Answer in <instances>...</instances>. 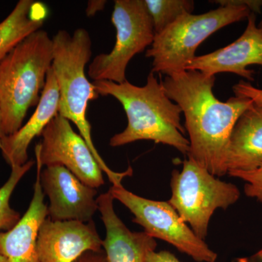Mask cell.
Listing matches in <instances>:
<instances>
[{"instance_id": "obj_13", "label": "cell", "mask_w": 262, "mask_h": 262, "mask_svg": "<svg viewBox=\"0 0 262 262\" xmlns=\"http://www.w3.org/2000/svg\"><path fill=\"white\" fill-rule=\"evenodd\" d=\"M110 192L97 198L98 210L106 228L103 250L108 262H146L148 253L156 251V241L144 232H132L114 209Z\"/></svg>"}, {"instance_id": "obj_26", "label": "cell", "mask_w": 262, "mask_h": 262, "mask_svg": "<svg viewBox=\"0 0 262 262\" xmlns=\"http://www.w3.org/2000/svg\"><path fill=\"white\" fill-rule=\"evenodd\" d=\"M5 136L6 135H5L4 127H3V115H2L1 107H0V144Z\"/></svg>"}, {"instance_id": "obj_19", "label": "cell", "mask_w": 262, "mask_h": 262, "mask_svg": "<svg viewBox=\"0 0 262 262\" xmlns=\"http://www.w3.org/2000/svg\"><path fill=\"white\" fill-rule=\"evenodd\" d=\"M34 165L32 160L20 166H12L8 180L0 188V232H6L13 228L20 220V213L10 206V199L15 187L22 177Z\"/></svg>"}, {"instance_id": "obj_18", "label": "cell", "mask_w": 262, "mask_h": 262, "mask_svg": "<svg viewBox=\"0 0 262 262\" xmlns=\"http://www.w3.org/2000/svg\"><path fill=\"white\" fill-rule=\"evenodd\" d=\"M144 3L152 20L155 35L179 17L194 10V2L190 0H144Z\"/></svg>"}, {"instance_id": "obj_8", "label": "cell", "mask_w": 262, "mask_h": 262, "mask_svg": "<svg viewBox=\"0 0 262 262\" xmlns=\"http://www.w3.org/2000/svg\"><path fill=\"white\" fill-rule=\"evenodd\" d=\"M108 192L134 215L153 238L165 241L198 262H215L218 255L196 235L168 202L146 199L129 192L122 185L112 186Z\"/></svg>"}, {"instance_id": "obj_10", "label": "cell", "mask_w": 262, "mask_h": 262, "mask_svg": "<svg viewBox=\"0 0 262 262\" xmlns=\"http://www.w3.org/2000/svg\"><path fill=\"white\" fill-rule=\"evenodd\" d=\"M43 192L50 200L48 218L52 221H93L98 211L97 190L86 185L63 165H53L41 171Z\"/></svg>"}, {"instance_id": "obj_5", "label": "cell", "mask_w": 262, "mask_h": 262, "mask_svg": "<svg viewBox=\"0 0 262 262\" xmlns=\"http://www.w3.org/2000/svg\"><path fill=\"white\" fill-rule=\"evenodd\" d=\"M217 9L203 14L188 13L179 17L155 35L146 57L152 58V73L166 76L184 72L194 59L196 48L213 33L229 24L260 13L261 0H216Z\"/></svg>"}, {"instance_id": "obj_1", "label": "cell", "mask_w": 262, "mask_h": 262, "mask_svg": "<svg viewBox=\"0 0 262 262\" xmlns=\"http://www.w3.org/2000/svg\"><path fill=\"white\" fill-rule=\"evenodd\" d=\"M215 76L195 70L166 76L162 81L168 98L182 108L189 137V158L217 177L227 174V148L232 129L253 102L232 97L221 101L213 94Z\"/></svg>"}, {"instance_id": "obj_28", "label": "cell", "mask_w": 262, "mask_h": 262, "mask_svg": "<svg viewBox=\"0 0 262 262\" xmlns=\"http://www.w3.org/2000/svg\"><path fill=\"white\" fill-rule=\"evenodd\" d=\"M258 28L261 29V30L262 31V20H261V23L259 24V25H258Z\"/></svg>"}, {"instance_id": "obj_14", "label": "cell", "mask_w": 262, "mask_h": 262, "mask_svg": "<svg viewBox=\"0 0 262 262\" xmlns=\"http://www.w3.org/2000/svg\"><path fill=\"white\" fill-rule=\"evenodd\" d=\"M37 163V179L28 210L10 230L0 232V254L8 262H39L37 243L42 222L48 217V206L40 184L42 165Z\"/></svg>"}, {"instance_id": "obj_2", "label": "cell", "mask_w": 262, "mask_h": 262, "mask_svg": "<svg viewBox=\"0 0 262 262\" xmlns=\"http://www.w3.org/2000/svg\"><path fill=\"white\" fill-rule=\"evenodd\" d=\"M93 84L100 96H113L118 100L126 114V128L111 138L110 146L117 147L149 140L189 155V141L184 137L185 128L181 123L182 108L168 98L154 73L150 72L143 87L127 80L122 83L96 81Z\"/></svg>"}, {"instance_id": "obj_24", "label": "cell", "mask_w": 262, "mask_h": 262, "mask_svg": "<svg viewBox=\"0 0 262 262\" xmlns=\"http://www.w3.org/2000/svg\"><path fill=\"white\" fill-rule=\"evenodd\" d=\"M106 1L103 0H91L88 3V6L86 8V15L89 17L94 16L98 12L103 10Z\"/></svg>"}, {"instance_id": "obj_17", "label": "cell", "mask_w": 262, "mask_h": 262, "mask_svg": "<svg viewBox=\"0 0 262 262\" xmlns=\"http://www.w3.org/2000/svg\"><path fill=\"white\" fill-rule=\"evenodd\" d=\"M47 16V8L42 3L20 0L0 23V63L19 42L40 29Z\"/></svg>"}, {"instance_id": "obj_21", "label": "cell", "mask_w": 262, "mask_h": 262, "mask_svg": "<svg viewBox=\"0 0 262 262\" xmlns=\"http://www.w3.org/2000/svg\"><path fill=\"white\" fill-rule=\"evenodd\" d=\"M236 97L249 98L253 103L262 105V89L255 88L249 82L241 81L232 87Z\"/></svg>"}, {"instance_id": "obj_11", "label": "cell", "mask_w": 262, "mask_h": 262, "mask_svg": "<svg viewBox=\"0 0 262 262\" xmlns=\"http://www.w3.org/2000/svg\"><path fill=\"white\" fill-rule=\"evenodd\" d=\"M39 262H75L87 251H101L103 241L94 220L52 221L46 218L38 233Z\"/></svg>"}, {"instance_id": "obj_3", "label": "cell", "mask_w": 262, "mask_h": 262, "mask_svg": "<svg viewBox=\"0 0 262 262\" xmlns=\"http://www.w3.org/2000/svg\"><path fill=\"white\" fill-rule=\"evenodd\" d=\"M52 40V68L59 90L58 115L77 126L100 168L106 174L112 184L114 186L122 185L125 177L132 176V168L117 173L106 165L94 145L91 125L87 118L89 101L99 96L85 74V66L92 54V42L89 33L82 28L76 29L72 34L65 30H59Z\"/></svg>"}, {"instance_id": "obj_20", "label": "cell", "mask_w": 262, "mask_h": 262, "mask_svg": "<svg viewBox=\"0 0 262 262\" xmlns=\"http://www.w3.org/2000/svg\"><path fill=\"white\" fill-rule=\"evenodd\" d=\"M229 176L245 182L244 192L262 204V165L252 171H231Z\"/></svg>"}, {"instance_id": "obj_7", "label": "cell", "mask_w": 262, "mask_h": 262, "mask_svg": "<svg viewBox=\"0 0 262 262\" xmlns=\"http://www.w3.org/2000/svg\"><path fill=\"white\" fill-rule=\"evenodd\" d=\"M112 23L116 29V42L110 53L98 55L90 63L88 74L94 82H125L129 62L154 41V26L144 0L115 1Z\"/></svg>"}, {"instance_id": "obj_25", "label": "cell", "mask_w": 262, "mask_h": 262, "mask_svg": "<svg viewBox=\"0 0 262 262\" xmlns=\"http://www.w3.org/2000/svg\"><path fill=\"white\" fill-rule=\"evenodd\" d=\"M234 262H262V248L254 254L247 257L237 258Z\"/></svg>"}, {"instance_id": "obj_9", "label": "cell", "mask_w": 262, "mask_h": 262, "mask_svg": "<svg viewBox=\"0 0 262 262\" xmlns=\"http://www.w3.org/2000/svg\"><path fill=\"white\" fill-rule=\"evenodd\" d=\"M42 140L36 146V161L42 166L60 165L70 170L89 187L104 184L102 170L85 141L72 128L70 121L56 115L42 133Z\"/></svg>"}, {"instance_id": "obj_22", "label": "cell", "mask_w": 262, "mask_h": 262, "mask_svg": "<svg viewBox=\"0 0 262 262\" xmlns=\"http://www.w3.org/2000/svg\"><path fill=\"white\" fill-rule=\"evenodd\" d=\"M146 262H181L177 256L168 251H151L148 253Z\"/></svg>"}, {"instance_id": "obj_4", "label": "cell", "mask_w": 262, "mask_h": 262, "mask_svg": "<svg viewBox=\"0 0 262 262\" xmlns=\"http://www.w3.org/2000/svg\"><path fill=\"white\" fill-rule=\"evenodd\" d=\"M53 59L52 38L39 29L0 63V107L5 135L16 133L29 108L37 106Z\"/></svg>"}, {"instance_id": "obj_15", "label": "cell", "mask_w": 262, "mask_h": 262, "mask_svg": "<svg viewBox=\"0 0 262 262\" xmlns=\"http://www.w3.org/2000/svg\"><path fill=\"white\" fill-rule=\"evenodd\" d=\"M59 90L53 68L48 72L40 101L29 121L16 133L3 138L0 144L3 158L10 166H20L28 160V149L34 138L42 135L58 114Z\"/></svg>"}, {"instance_id": "obj_16", "label": "cell", "mask_w": 262, "mask_h": 262, "mask_svg": "<svg viewBox=\"0 0 262 262\" xmlns=\"http://www.w3.org/2000/svg\"><path fill=\"white\" fill-rule=\"evenodd\" d=\"M262 165V105L253 103L232 129L226 167L231 171L248 172Z\"/></svg>"}, {"instance_id": "obj_12", "label": "cell", "mask_w": 262, "mask_h": 262, "mask_svg": "<svg viewBox=\"0 0 262 262\" xmlns=\"http://www.w3.org/2000/svg\"><path fill=\"white\" fill-rule=\"evenodd\" d=\"M247 18V27L237 40L208 54L196 56L186 70L198 71L207 76L232 73L254 81L255 72L248 67H262V31L256 27L254 13Z\"/></svg>"}, {"instance_id": "obj_6", "label": "cell", "mask_w": 262, "mask_h": 262, "mask_svg": "<svg viewBox=\"0 0 262 262\" xmlns=\"http://www.w3.org/2000/svg\"><path fill=\"white\" fill-rule=\"evenodd\" d=\"M168 203L202 239L206 238L210 221L218 209L227 210L239 199L241 192L188 157L181 170L172 172Z\"/></svg>"}, {"instance_id": "obj_27", "label": "cell", "mask_w": 262, "mask_h": 262, "mask_svg": "<svg viewBox=\"0 0 262 262\" xmlns=\"http://www.w3.org/2000/svg\"><path fill=\"white\" fill-rule=\"evenodd\" d=\"M0 262H8V261H7L6 258L3 255L0 254Z\"/></svg>"}, {"instance_id": "obj_23", "label": "cell", "mask_w": 262, "mask_h": 262, "mask_svg": "<svg viewBox=\"0 0 262 262\" xmlns=\"http://www.w3.org/2000/svg\"><path fill=\"white\" fill-rule=\"evenodd\" d=\"M75 262H108L103 250L101 251H87Z\"/></svg>"}]
</instances>
